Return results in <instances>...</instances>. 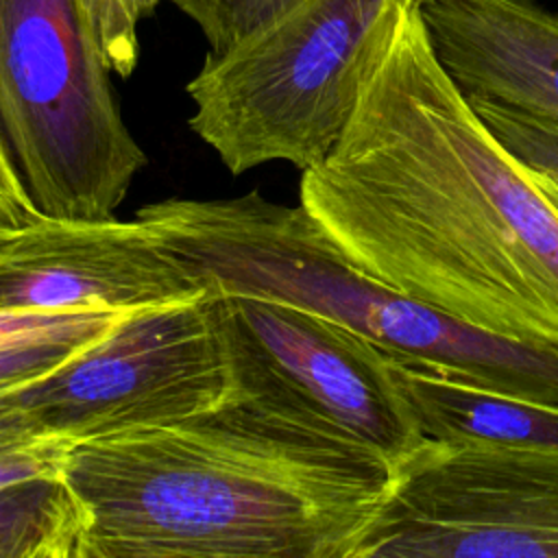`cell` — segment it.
I'll return each mask as SVG.
<instances>
[{
	"mask_svg": "<svg viewBox=\"0 0 558 558\" xmlns=\"http://www.w3.org/2000/svg\"><path fill=\"white\" fill-rule=\"evenodd\" d=\"M390 0L349 122L299 205L381 283L484 331L558 349V207Z\"/></svg>",
	"mask_w": 558,
	"mask_h": 558,
	"instance_id": "cell-1",
	"label": "cell"
},
{
	"mask_svg": "<svg viewBox=\"0 0 558 558\" xmlns=\"http://www.w3.org/2000/svg\"><path fill=\"white\" fill-rule=\"evenodd\" d=\"M392 473L366 445L229 399L72 442L61 466L85 512L78 558H351Z\"/></svg>",
	"mask_w": 558,
	"mask_h": 558,
	"instance_id": "cell-2",
	"label": "cell"
},
{
	"mask_svg": "<svg viewBox=\"0 0 558 558\" xmlns=\"http://www.w3.org/2000/svg\"><path fill=\"white\" fill-rule=\"evenodd\" d=\"M142 220L207 294L290 303L445 375L558 408V349L484 331L381 283L353 266L301 205L253 190L148 203Z\"/></svg>",
	"mask_w": 558,
	"mask_h": 558,
	"instance_id": "cell-3",
	"label": "cell"
},
{
	"mask_svg": "<svg viewBox=\"0 0 558 558\" xmlns=\"http://www.w3.org/2000/svg\"><path fill=\"white\" fill-rule=\"evenodd\" d=\"M390 0H286L185 85L190 129L233 174L323 161L355 107Z\"/></svg>",
	"mask_w": 558,
	"mask_h": 558,
	"instance_id": "cell-4",
	"label": "cell"
},
{
	"mask_svg": "<svg viewBox=\"0 0 558 558\" xmlns=\"http://www.w3.org/2000/svg\"><path fill=\"white\" fill-rule=\"evenodd\" d=\"M81 0H0V131L39 216L107 220L146 155Z\"/></svg>",
	"mask_w": 558,
	"mask_h": 558,
	"instance_id": "cell-5",
	"label": "cell"
},
{
	"mask_svg": "<svg viewBox=\"0 0 558 558\" xmlns=\"http://www.w3.org/2000/svg\"><path fill=\"white\" fill-rule=\"evenodd\" d=\"M209 299L229 401L286 425L366 445L392 466L425 442L392 384L386 349L275 299Z\"/></svg>",
	"mask_w": 558,
	"mask_h": 558,
	"instance_id": "cell-6",
	"label": "cell"
},
{
	"mask_svg": "<svg viewBox=\"0 0 558 558\" xmlns=\"http://www.w3.org/2000/svg\"><path fill=\"white\" fill-rule=\"evenodd\" d=\"M351 558H558V449L425 438Z\"/></svg>",
	"mask_w": 558,
	"mask_h": 558,
	"instance_id": "cell-7",
	"label": "cell"
},
{
	"mask_svg": "<svg viewBox=\"0 0 558 558\" xmlns=\"http://www.w3.org/2000/svg\"><path fill=\"white\" fill-rule=\"evenodd\" d=\"M205 294L135 220L39 216L0 231V310L137 312Z\"/></svg>",
	"mask_w": 558,
	"mask_h": 558,
	"instance_id": "cell-8",
	"label": "cell"
},
{
	"mask_svg": "<svg viewBox=\"0 0 558 558\" xmlns=\"http://www.w3.org/2000/svg\"><path fill=\"white\" fill-rule=\"evenodd\" d=\"M436 57L466 96L558 124V13L534 0H423Z\"/></svg>",
	"mask_w": 558,
	"mask_h": 558,
	"instance_id": "cell-9",
	"label": "cell"
},
{
	"mask_svg": "<svg viewBox=\"0 0 558 558\" xmlns=\"http://www.w3.org/2000/svg\"><path fill=\"white\" fill-rule=\"evenodd\" d=\"M388 371L414 423L429 440L558 449V408L554 405L445 375L401 353H390Z\"/></svg>",
	"mask_w": 558,
	"mask_h": 558,
	"instance_id": "cell-10",
	"label": "cell"
},
{
	"mask_svg": "<svg viewBox=\"0 0 558 558\" xmlns=\"http://www.w3.org/2000/svg\"><path fill=\"white\" fill-rule=\"evenodd\" d=\"M85 512L59 475L0 486V558H78Z\"/></svg>",
	"mask_w": 558,
	"mask_h": 558,
	"instance_id": "cell-11",
	"label": "cell"
},
{
	"mask_svg": "<svg viewBox=\"0 0 558 558\" xmlns=\"http://www.w3.org/2000/svg\"><path fill=\"white\" fill-rule=\"evenodd\" d=\"M131 312L111 310H0V351L54 340L89 342L105 336Z\"/></svg>",
	"mask_w": 558,
	"mask_h": 558,
	"instance_id": "cell-12",
	"label": "cell"
},
{
	"mask_svg": "<svg viewBox=\"0 0 558 558\" xmlns=\"http://www.w3.org/2000/svg\"><path fill=\"white\" fill-rule=\"evenodd\" d=\"M111 74L129 78L140 61L137 26L163 0H81Z\"/></svg>",
	"mask_w": 558,
	"mask_h": 558,
	"instance_id": "cell-13",
	"label": "cell"
},
{
	"mask_svg": "<svg viewBox=\"0 0 558 558\" xmlns=\"http://www.w3.org/2000/svg\"><path fill=\"white\" fill-rule=\"evenodd\" d=\"M490 131L532 170L558 181V124L512 107L469 96Z\"/></svg>",
	"mask_w": 558,
	"mask_h": 558,
	"instance_id": "cell-14",
	"label": "cell"
},
{
	"mask_svg": "<svg viewBox=\"0 0 558 558\" xmlns=\"http://www.w3.org/2000/svg\"><path fill=\"white\" fill-rule=\"evenodd\" d=\"M205 35L209 50L220 52L253 31L286 0H168Z\"/></svg>",
	"mask_w": 558,
	"mask_h": 558,
	"instance_id": "cell-15",
	"label": "cell"
},
{
	"mask_svg": "<svg viewBox=\"0 0 558 558\" xmlns=\"http://www.w3.org/2000/svg\"><path fill=\"white\" fill-rule=\"evenodd\" d=\"M39 218L0 131V227L20 229Z\"/></svg>",
	"mask_w": 558,
	"mask_h": 558,
	"instance_id": "cell-16",
	"label": "cell"
},
{
	"mask_svg": "<svg viewBox=\"0 0 558 558\" xmlns=\"http://www.w3.org/2000/svg\"><path fill=\"white\" fill-rule=\"evenodd\" d=\"M534 172H536V170H534ZM536 177H538V181H541L545 194H547V196L551 198V203L558 207V181H554L551 177H547V174H543V172H536Z\"/></svg>",
	"mask_w": 558,
	"mask_h": 558,
	"instance_id": "cell-17",
	"label": "cell"
},
{
	"mask_svg": "<svg viewBox=\"0 0 558 558\" xmlns=\"http://www.w3.org/2000/svg\"><path fill=\"white\" fill-rule=\"evenodd\" d=\"M0 231H4V229H2V227H0Z\"/></svg>",
	"mask_w": 558,
	"mask_h": 558,
	"instance_id": "cell-18",
	"label": "cell"
}]
</instances>
